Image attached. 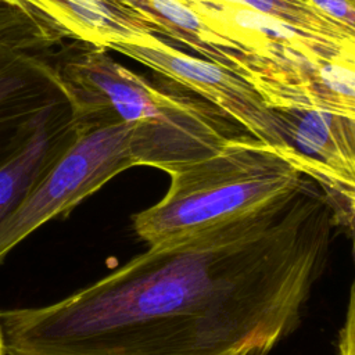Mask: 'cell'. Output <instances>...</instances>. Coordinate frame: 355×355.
I'll return each instance as SVG.
<instances>
[{
    "label": "cell",
    "mask_w": 355,
    "mask_h": 355,
    "mask_svg": "<svg viewBox=\"0 0 355 355\" xmlns=\"http://www.w3.org/2000/svg\"><path fill=\"white\" fill-rule=\"evenodd\" d=\"M337 216L333 196L305 176L54 304L0 312L6 354L269 355L301 322Z\"/></svg>",
    "instance_id": "cell-1"
},
{
    "label": "cell",
    "mask_w": 355,
    "mask_h": 355,
    "mask_svg": "<svg viewBox=\"0 0 355 355\" xmlns=\"http://www.w3.org/2000/svg\"><path fill=\"white\" fill-rule=\"evenodd\" d=\"M169 176L165 196L133 216L136 234L150 245L247 214L305 178L279 150L250 135Z\"/></svg>",
    "instance_id": "cell-2"
},
{
    "label": "cell",
    "mask_w": 355,
    "mask_h": 355,
    "mask_svg": "<svg viewBox=\"0 0 355 355\" xmlns=\"http://www.w3.org/2000/svg\"><path fill=\"white\" fill-rule=\"evenodd\" d=\"M55 80L78 129L112 123H147L164 118L179 101L178 90H161L86 42L60 43L51 53Z\"/></svg>",
    "instance_id": "cell-3"
},
{
    "label": "cell",
    "mask_w": 355,
    "mask_h": 355,
    "mask_svg": "<svg viewBox=\"0 0 355 355\" xmlns=\"http://www.w3.org/2000/svg\"><path fill=\"white\" fill-rule=\"evenodd\" d=\"M78 130V137L69 148L18 209L0 225V262L42 225L68 214L114 176L137 165L132 123Z\"/></svg>",
    "instance_id": "cell-4"
},
{
    "label": "cell",
    "mask_w": 355,
    "mask_h": 355,
    "mask_svg": "<svg viewBox=\"0 0 355 355\" xmlns=\"http://www.w3.org/2000/svg\"><path fill=\"white\" fill-rule=\"evenodd\" d=\"M111 50L157 71L175 85L193 90L248 135L275 147L291 161L275 110L244 78L211 61L186 55L155 35L140 43H118Z\"/></svg>",
    "instance_id": "cell-5"
},
{
    "label": "cell",
    "mask_w": 355,
    "mask_h": 355,
    "mask_svg": "<svg viewBox=\"0 0 355 355\" xmlns=\"http://www.w3.org/2000/svg\"><path fill=\"white\" fill-rule=\"evenodd\" d=\"M57 44L29 21L0 35V164L29 140L47 108L64 97L51 65Z\"/></svg>",
    "instance_id": "cell-6"
},
{
    "label": "cell",
    "mask_w": 355,
    "mask_h": 355,
    "mask_svg": "<svg viewBox=\"0 0 355 355\" xmlns=\"http://www.w3.org/2000/svg\"><path fill=\"white\" fill-rule=\"evenodd\" d=\"M294 165L327 193L355 198V118L324 110L273 108Z\"/></svg>",
    "instance_id": "cell-7"
},
{
    "label": "cell",
    "mask_w": 355,
    "mask_h": 355,
    "mask_svg": "<svg viewBox=\"0 0 355 355\" xmlns=\"http://www.w3.org/2000/svg\"><path fill=\"white\" fill-rule=\"evenodd\" d=\"M32 22L47 39L86 42L112 49L155 35L137 14L112 0H0ZM157 36V35H155Z\"/></svg>",
    "instance_id": "cell-8"
},
{
    "label": "cell",
    "mask_w": 355,
    "mask_h": 355,
    "mask_svg": "<svg viewBox=\"0 0 355 355\" xmlns=\"http://www.w3.org/2000/svg\"><path fill=\"white\" fill-rule=\"evenodd\" d=\"M78 133L64 96L47 108L29 140L0 164V225L29 197Z\"/></svg>",
    "instance_id": "cell-9"
},
{
    "label": "cell",
    "mask_w": 355,
    "mask_h": 355,
    "mask_svg": "<svg viewBox=\"0 0 355 355\" xmlns=\"http://www.w3.org/2000/svg\"><path fill=\"white\" fill-rule=\"evenodd\" d=\"M338 355H355V280L349 293L347 318L340 331Z\"/></svg>",
    "instance_id": "cell-10"
},
{
    "label": "cell",
    "mask_w": 355,
    "mask_h": 355,
    "mask_svg": "<svg viewBox=\"0 0 355 355\" xmlns=\"http://www.w3.org/2000/svg\"><path fill=\"white\" fill-rule=\"evenodd\" d=\"M28 21L22 14H19L18 11L4 6L0 3V35L18 26L19 24Z\"/></svg>",
    "instance_id": "cell-11"
},
{
    "label": "cell",
    "mask_w": 355,
    "mask_h": 355,
    "mask_svg": "<svg viewBox=\"0 0 355 355\" xmlns=\"http://www.w3.org/2000/svg\"><path fill=\"white\" fill-rule=\"evenodd\" d=\"M0 355H6V348H4V340H3L1 329H0Z\"/></svg>",
    "instance_id": "cell-12"
}]
</instances>
